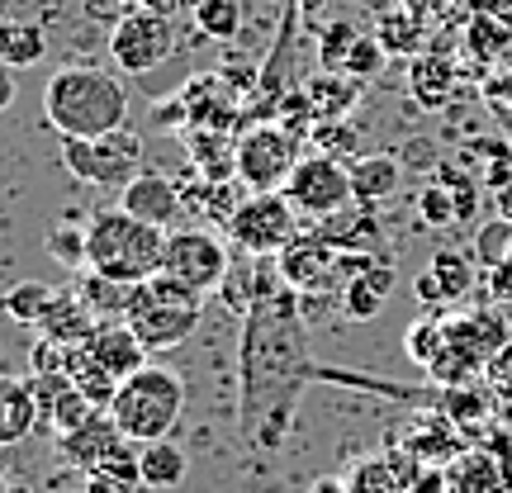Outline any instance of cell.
Wrapping results in <instances>:
<instances>
[{"instance_id":"cb8c5ba5","label":"cell","mask_w":512,"mask_h":493,"mask_svg":"<svg viewBox=\"0 0 512 493\" xmlns=\"http://www.w3.org/2000/svg\"><path fill=\"white\" fill-rule=\"evenodd\" d=\"M185 110H190V128H219V133H228L233 128V81L223 72H204L195 76L190 86L181 91Z\"/></svg>"},{"instance_id":"d6986e66","label":"cell","mask_w":512,"mask_h":493,"mask_svg":"<svg viewBox=\"0 0 512 493\" xmlns=\"http://www.w3.org/2000/svg\"><path fill=\"white\" fill-rule=\"evenodd\" d=\"M422 470V460L403 446H389V451H375V456L356 460L347 475V493H403V484Z\"/></svg>"},{"instance_id":"44dd1931","label":"cell","mask_w":512,"mask_h":493,"mask_svg":"<svg viewBox=\"0 0 512 493\" xmlns=\"http://www.w3.org/2000/svg\"><path fill=\"white\" fill-rule=\"evenodd\" d=\"M86 351H91L95 361L110 370L114 380H128L133 370H143V366H147V347L138 342V332L128 328L124 318H100V328L91 332Z\"/></svg>"},{"instance_id":"bcb514c9","label":"cell","mask_w":512,"mask_h":493,"mask_svg":"<svg viewBox=\"0 0 512 493\" xmlns=\"http://www.w3.org/2000/svg\"><path fill=\"white\" fill-rule=\"evenodd\" d=\"M48 252L62 261V266H72L81 271L86 266V228H72V223H57L53 233H48Z\"/></svg>"},{"instance_id":"6f0895ef","label":"cell","mask_w":512,"mask_h":493,"mask_svg":"<svg viewBox=\"0 0 512 493\" xmlns=\"http://www.w3.org/2000/svg\"><path fill=\"white\" fill-rule=\"evenodd\" d=\"M181 5H190V10H195V5H200V0H181Z\"/></svg>"},{"instance_id":"c3c4849f","label":"cell","mask_w":512,"mask_h":493,"mask_svg":"<svg viewBox=\"0 0 512 493\" xmlns=\"http://www.w3.org/2000/svg\"><path fill=\"white\" fill-rule=\"evenodd\" d=\"M309 152H328V157H347L356 152V128H347V119L337 124H318L309 138Z\"/></svg>"},{"instance_id":"ab89813d","label":"cell","mask_w":512,"mask_h":493,"mask_svg":"<svg viewBox=\"0 0 512 493\" xmlns=\"http://www.w3.org/2000/svg\"><path fill=\"white\" fill-rule=\"evenodd\" d=\"M470 256H475L484 271H494L498 261H508L512 256V223L508 219H489L475 228V242H470Z\"/></svg>"},{"instance_id":"60d3db41","label":"cell","mask_w":512,"mask_h":493,"mask_svg":"<svg viewBox=\"0 0 512 493\" xmlns=\"http://www.w3.org/2000/svg\"><path fill=\"white\" fill-rule=\"evenodd\" d=\"M437 181L451 190V200H456V223H475L479 219V190L484 185L470 176V171H456V166H437Z\"/></svg>"},{"instance_id":"9f6ffc18","label":"cell","mask_w":512,"mask_h":493,"mask_svg":"<svg viewBox=\"0 0 512 493\" xmlns=\"http://www.w3.org/2000/svg\"><path fill=\"white\" fill-rule=\"evenodd\" d=\"M309 493H347V479H337V475H323V479H313Z\"/></svg>"},{"instance_id":"f5cc1de1","label":"cell","mask_w":512,"mask_h":493,"mask_svg":"<svg viewBox=\"0 0 512 493\" xmlns=\"http://www.w3.org/2000/svg\"><path fill=\"white\" fill-rule=\"evenodd\" d=\"M15 95H19V81H15V67L10 62H0V114L15 105Z\"/></svg>"},{"instance_id":"d590c367","label":"cell","mask_w":512,"mask_h":493,"mask_svg":"<svg viewBox=\"0 0 512 493\" xmlns=\"http://www.w3.org/2000/svg\"><path fill=\"white\" fill-rule=\"evenodd\" d=\"M512 48V29L503 24V19L484 15V10H475V19L465 24V38H460V53L465 57H479V62H498V57Z\"/></svg>"},{"instance_id":"f1b7e54d","label":"cell","mask_w":512,"mask_h":493,"mask_svg":"<svg viewBox=\"0 0 512 493\" xmlns=\"http://www.w3.org/2000/svg\"><path fill=\"white\" fill-rule=\"evenodd\" d=\"M38 427V399L29 380L0 375V446H19Z\"/></svg>"},{"instance_id":"e575fe53","label":"cell","mask_w":512,"mask_h":493,"mask_svg":"<svg viewBox=\"0 0 512 493\" xmlns=\"http://www.w3.org/2000/svg\"><path fill=\"white\" fill-rule=\"evenodd\" d=\"M67 375H72V384L95 403V408H110L119 380H114L110 370L100 366V361H95L86 347H67Z\"/></svg>"},{"instance_id":"5b68a950","label":"cell","mask_w":512,"mask_h":493,"mask_svg":"<svg viewBox=\"0 0 512 493\" xmlns=\"http://www.w3.org/2000/svg\"><path fill=\"white\" fill-rule=\"evenodd\" d=\"M62 166L81 185L95 190H124L143 171V138L133 128H114L100 138H62Z\"/></svg>"},{"instance_id":"ffe728a7","label":"cell","mask_w":512,"mask_h":493,"mask_svg":"<svg viewBox=\"0 0 512 493\" xmlns=\"http://www.w3.org/2000/svg\"><path fill=\"white\" fill-rule=\"evenodd\" d=\"M181 200L195 219L228 223L233 219V209H238L247 195H242L238 176H204V171H190V176H181Z\"/></svg>"},{"instance_id":"f35d334b","label":"cell","mask_w":512,"mask_h":493,"mask_svg":"<svg viewBox=\"0 0 512 493\" xmlns=\"http://www.w3.org/2000/svg\"><path fill=\"white\" fill-rule=\"evenodd\" d=\"M195 29L209 43H228L242 34V0H200L195 5Z\"/></svg>"},{"instance_id":"680465c9","label":"cell","mask_w":512,"mask_h":493,"mask_svg":"<svg viewBox=\"0 0 512 493\" xmlns=\"http://www.w3.org/2000/svg\"><path fill=\"white\" fill-rule=\"evenodd\" d=\"M76 493H91V489H86V484H81V489H76Z\"/></svg>"},{"instance_id":"7c38bea8","label":"cell","mask_w":512,"mask_h":493,"mask_svg":"<svg viewBox=\"0 0 512 493\" xmlns=\"http://www.w3.org/2000/svg\"><path fill=\"white\" fill-rule=\"evenodd\" d=\"M394 290V261L380 252H342V313L351 323H370L380 318Z\"/></svg>"},{"instance_id":"ee69618b","label":"cell","mask_w":512,"mask_h":493,"mask_svg":"<svg viewBox=\"0 0 512 493\" xmlns=\"http://www.w3.org/2000/svg\"><path fill=\"white\" fill-rule=\"evenodd\" d=\"M418 219L427 228H451L456 223V200H451V190L441 181H427L418 190Z\"/></svg>"},{"instance_id":"484cf974","label":"cell","mask_w":512,"mask_h":493,"mask_svg":"<svg viewBox=\"0 0 512 493\" xmlns=\"http://www.w3.org/2000/svg\"><path fill=\"white\" fill-rule=\"evenodd\" d=\"M351 171V200L356 204H384L403 185V166L394 152H361L347 162Z\"/></svg>"},{"instance_id":"7a4b0ae2","label":"cell","mask_w":512,"mask_h":493,"mask_svg":"<svg viewBox=\"0 0 512 493\" xmlns=\"http://www.w3.org/2000/svg\"><path fill=\"white\" fill-rule=\"evenodd\" d=\"M43 119L57 128V138H100L128 124V91L95 62H67L43 86Z\"/></svg>"},{"instance_id":"11a10c76","label":"cell","mask_w":512,"mask_h":493,"mask_svg":"<svg viewBox=\"0 0 512 493\" xmlns=\"http://www.w3.org/2000/svg\"><path fill=\"white\" fill-rule=\"evenodd\" d=\"M494 214H498V219H508V223H512V181L503 185V190H494Z\"/></svg>"},{"instance_id":"9a60e30c","label":"cell","mask_w":512,"mask_h":493,"mask_svg":"<svg viewBox=\"0 0 512 493\" xmlns=\"http://www.w3.org/2000/svg\"><path fill=\"white\" fill-rule=\"evenodd\" d=\"M119 204H124L133 219L152 223V228H176L185 214V200H181V181H171L162 171H138L133 181L119 190Z\"/></svg>"},{"instance_id":"2e32d148","label":"cell","mask_w":512,"mask_h":493,"mask_svg":"<svg viewBox=\"0 0 512 493\" xmlns=\"http://www.w3.org/2000/svg\"><path fill=\"white\" fill-rule=\"evenodd\" d=\"M399 446H403V451H413L422 465H437V470H446V465H451V460L470 446V432H465L460 422H451L446 413L427 408V413H413V422L403 427Z\"/></svg>"},{"instance_id":"7402d4cb","label":"cell","mask_w":512,"mask_h":493,"mask_svg":"<svg viewBox=\"0 0 512 493\" xmlns=\"http://www.w3.org/2000/svg\"><path fill=\"white\" fill-rule=\"evenodd\" d=\"M95 328H100V318L76 290H57L48 313H43V323H38L43 342H57V347H86Z\"/></svg>"},{"instance_id":"277c9868","label":"cell","mask_w":512,"mask_h":493,"mask_svg":"<svg viewBox=\"0 0 512 493\" xmlns=\"http://www.w3.org/2000/svg\"><path fill=\"white\" fill-rule=\"evenodd\" d=\"M185 408V380L166 366H143L133 370L128 380H119L110 399V418L119 422L133 446H147V441H166L181 422Z\"/></svg>"},{"instance_id":"30bf717a","label":"cell","mask_w":512,"mask_h":493,"mask_svg":"<svg viewBox=\"0 0 512 493\" xmlns=\"http://www.w3.org/2000/svg\"><path fill=\"white\" fill-rule=\"evenodd\" d=\"M285 200L309 214V219H328L337 209L351 204V171L342 157H328V152H309L299 157L294 176L285 181Z\"/></svg>"},{"instance_id":"681fc988","label":"cell","mask_w":512,"mask_h":493,"mask_svg":"<svg viewBox=\"0 0 512 493\" xmlns=\"http://www.w3.org/2000/svg\"><path fill=\"white\" fill-rule=\"evenodd\" d=\"M484 446L498 456V470H503V484H508L512 493V422H503V427H489L484 432Z\"/></svg>"},{"instance_id":"ba28073f","label":"cell","mask_w":512,"mask_h":493,"mask_svg":"<svg viewBox=\"0 0 512 493\" xmlns=\"http://www.w3.org/2000/svg\"><path fill=\"white\" fill-rule=\"evenodd\" d=\"M171 53H176V24H171V15L128 10V15L110 29V57L124 76L157 72Z\"/></svg>"},{"instance_id":"4316f807","label":"cell","mask_w":512,"mask_h":493,"mask_svg":"<svg viewBox=\"0 0 512 493\" xmlns=\"http://www.w3.org/2000/svg\"><path fill=\"white\" fill-rule=\"evenodd\" d=\"M304 86V95H309V105H313V119L318 124H337V119H347L351 110H356V100H361V81L347 72H313L299 81Z\"/></svg>"},{"instance_id":"9c48e42d","label":"cell","mask_w":512,"mask_h":493,"mask_svg":"<svg viewBox=\"0 0 512 493\" xmlns=\"http://www.w3.org/2000/svg\"><path fill=\"white\" fill-rule=\"evenodd\" d=\"M275 266H280V280H285L290 290L304 294V304L342 290V252H337L318 228H309V233L299 228V233L285 242V252L275 256Z\"/></svg>"},{"instance_id":"f907efd6","label":"cell","mask_w":512,"mask_h":493,"mask_svg":"<svg viewBox=\"0 0 512 493\" xmlns=\"http://www.w3.org/2000/svg\"><path fill=\"white\" fill-rule=\"evenodd\" d=\"M152 124H162V128L190 124V110H185L181 95H171V100H162V105H152Z\"/></svg>"},{"instance_id":"6da1fadb","label":"cell","mask_w":512,"mask_h":493,"mask_svg":"<svg viewBox=\"0 0 512 493\" xmlns=\"http://www.w3.org/2000/svg\"><path fill=\"white\" fill-rule=\"evenodd\" d=\"M328 366L309 347L304 294L285 280L256 299L238 337V432L256 456H275L294 432L299 399Z\"/></svg>"},{"instance_id":"d4e9b609","label":"cell","mask_w":512,"mask_h":493,"mask_svg":"<svg viewBox=\"0 0 512 493\" xmlns=\"http://www.w3.org/2000/svg\"><path fill=\"white\" fill-rule=\"evenodd\" d=\"M446 493H508L498 456L484 441H470L451 465H446Z\"/></svg>"},{"instance_id":"1f68e13d","label":"cell","mask_w":512,"mask_h":493,"mask_svg":"<svg viewBox=\"0 0 512 493\" xmlns=\"http://www.w3.org/2000/svg\"><path fill=\"white\" fill-rule=\"evenodd\" d=\"M86 489L91 493H138L143 489V470H138V451L133 441H124L110 460H100L95 470H86Z\"/></svg>"},{"instance_id":"816d5d0a","label":"cell","mask_w":512,"mask_h":493,"mask_svg":"<svg viewBox=\"0 0 512 493\" xmlns=\"http://www.w3.org/2000/svg\"><path fill=\"white\" fill-rule=\"evenodd\" d=\"M489 294H494L498 304H512V256L489 271Z\"/></svg>"},{"instance_id":"4fadbf2b","label":"cell","mask_w":512,"mask_h":493,"mask_svg":"<svg viewBox=\"0 0 512 493\" xmlns=\"http://www.w3.org/2000/svg\"><path fill=\"white\" fill-rule=\"evenodd\" d=\"M200 313L204 309H181V304H162V299H152V294L138 285L133 294V309H128V328L138 332V342L147 351H176L185 347L195 328H200Z\"/></svg>"},{"instance_id":"db71d44e","label":"cell","mask_w":512,"mask_h":493,"mask_svg":"<svg viewBox=\"0 0 512 493\" xmlns=\"http://www.w3.org/2000/svg\"><path fill=\"white\" fill-rule=\"evenodd\" d=\"M475 10H484V15L503 19V24L512 29V0H475Z\"/></svg>"},{"instance_id":"8d00e7d4","label":"cell","mask_w":512,"mask_h":493,"mask_svg":"<svg viewBox=\"0 0 512 493\" xmlns=\"http://www.w3.org/2000/svg\"><path fill=\"white\" fill-rule=\"evenodd\" d=\"M384 53H399V57H418V38H422V15L408 10V5H389L380 19V34Z\"/></svg>"},{"instance_id":"3957f363","label":"cell","mask_w":512,"mask_h":493,"mask_svg":"<svg viewBox=\"0 0 512 493\" xmlns=\"http://www.w3.org/2000/svg\"><path fill=\"white\" fill-rule=\"evenodd\" d=\"M166 252V228L133 219L124 204L114 209H95L86 219V271H100L124 285H143L162 271Z\"/></svg>"},{"instance_id":"91938a15","label":"cell","mask_w":512,"mask_h":493,"mask_svg":"<svg viewBox=\"0 0 512 493\" xmlns=\"http://www.w3.org/2000/svg\"><path fill=\"white\" fill-rule=\"evenodd\" d=\"M266 5H280V0H266Z\"/></svg>"},{"instance_id":"7bdbcfd3","label":"cell","mask_w":512,"mask_h":493,"mask_svg":"<svg viewBox=\"0 0 512 493\" xmlns=\"http://www.w3.org/2000/svg\"><path fill=\"white\" fill-rule=\"evenodd\" d=\"M143 290L152 294V299H162V304H181V309H204V290H195L190 280H181V275H171V271H157L152 280H143Z\"/></svg>"},{"instance_id":"83f0119b","label":"cell","mask_w":512,"mask_h":493,"mask_svg":"<svg viewBox=\"0 0 512 493\" xmlns=\"http://www.w3.org/2000/svg\"><path fill=\"white\" fill-rule=\"evenodd\" d=\"M456 81H460V67L446 53H418L413 62H408V86H413V95H418L427 110L451 105Z\"/></svg>"},{"instance_id":"7dc6e473","label":"cell","mask_w":512,"mask_h":493,"mask_svg":"<svg viewBox=\"0 0 512 493\" xmlns=\"http://www.w3.org/2000/svg\"><path fill=\"white\" fill-rule=\"evenodd\" d=\"M384 57H389V53H384L380 38L361 34V38H356V48H351V57H347V67H342V72L356 76V81H370V76H380Z\"/></svg>"},{"instance_id":"f6af8a7d","label":"cell","mask_w":512,"mask_h":493,"mask_svg":"<svg viewBox=\"0 0 512 493\" xmlns=\"http://www.w3.org/2000/svg\"><path fill=\"white\" fill-rule=\"evenodd\" d=\"M484 384H489V394H494L498 418L512 422V342L498 351L494 361H489V370H484Z\"/></svg>"},{"instance_id":"8fae6325","label":"cell","mask_w":512,"mask_h":493,"mask_svg":"<svg viewBox=\"0 0 512 493\" xmlns=\"http://www.w3.org/2000/svg\"><path fill=\"white\" fill-rule=\"evenodd\" d=\"M233 266V256L223 247V238H214L209 228H171L166 233V252H162V271L190 280L195 290H219L223 275Z\"/></svg>"},{"instance_id":"ac0fdd59","label":"cell","mask_w":512,"mask_h":493,"mask_svg":"<svg viewBox=\"0 0 512 493\" xmlns=\"http://www.w3.org/2000/svg\"><path fill=\"white\" fill-rule=\"evenodd\" d=\"M124 441L128 437L119 432V422L110 418V408H100V413H91V418L81 422L76 432L57 437V451H62V460H67V465H76V470L86 475V470H95L100 460H110Z\"/></svg>"},{"instance_id":"4dcf8cb0","label":"cell","mask_w":512,"mask_h":493,"mask_svg":"<svg viewBox=\"0 0 512 493\" xmlns=\"http://www.w3.org/2000/svg\"><path fill=\"white\" fill-rule=\"evenodd\" d=\"M138 470H143V489H181L185 475H190V456L171 437L147 441V446H138Z\"/></svg>"},{"instance_id":"52a82bcc","label":"cell","mask_w":512,"mask_h":493,"mask_svg":"<svg viewBox=\"0 0 512 493\" xmlns=\"http://www.w3.org/2000/svg\"><path fill=\"white\" fill-rule=\"evenodd\" d=\"M304 157V138L285 124H256L238 138V181L247 190H285Z\"/></svg>"},{"instance_id":"8992f818","label":"cell","mask_w":512,"mask_h":493,"mask_svg":"<svg viewBox=\"0 0 512 493\" xmlns=\"http://www.w3.org/2000/svg\"><path fill=\"white\" fill-rule=\"evenodd\" d=\"M294 214L299 209L285 200V190H252L223 228H228V238L242 256H280L285 242L299 233Z\"/></svg>"},{"instance_id":"b9f144b4","label":"cell","mask_w":512,"mask_h":493,"mask_svg":"<svg viewBox=\"0 0 512 493\" xmlns=\"http://www.w3.org/2000/svg\"><path fill=\"white\" fill-rule=\"evenodd\" d=\"M356 38H361V29H356L351 19H332L328 29H323V38H318V62H323L328 72H342L351 48H356Z\"/></svg>"},{"instance_id":"d6a6232c","label":"cell","mask_w":512,"mask_h":493,"mask_svg":"<svg viewBox=\"0 0 512 493\" xmlns=\"http://www.w3.org/2000/svg\"><path fill=\"white\" fill-rule=\"evenodd\" d=\"M76 294L95 309V318H128L138 285H124V280H110V275H100V271H86L81 285H76Z\"/></svg>"},{"instance_id":"836d02e7","label":"cell","mask_w":512,"mask_h":493,"mask_svg":"<svg viewBox=\"0 0 512 493\" xmlns=\"http://www.w3.org/2000/svg\"><path fill=\"white\" fill-rule=\"evenodd\" d=\"M53 294L57 290L43 285V280H19V285H10V290L0 294V313H5L10 323H19V328H38L48 304H53Z\"/></svg>"},{"instance_id":"74e56055","label":"cell","mask_w":512,"mask_h":493,"mask_svg":"<svg viewBox=\"0 0 512 493\" xmlns=\"http://www.w3.org/2000/svg\"><path fill=\"white\" fill-rule=\"evenodd\" d=\"M441 342H446V323H441V313H422V318H413L408 323V332H403V351H408V361L427 375V366L441 356Z\"/></svg>"},{"instance_id":"5bb4252c","label":"cell","mask_w":512,"mask_h":493,"mask_svg":"<svg viewBox=\"0 0 512 493\" xmlns=\"http://www.w3.org/2000/svg\"><path fill=\"white\" fill-rule=\"evenodd\" d=\"M475 256L456 252V247H441L422 275L413 280V294H418V304H427L432 313H446V309H460V299L475 290Z\"/></svg>"},{"instance_id":"e0dca14e","label":"cell","mask_w":512,"mask_h":493,"mask_svg":"<svg viewBox=\"0 0 512 493\" xmlns=\"http://www.w3.org/2000/svg\"><path fill=\"white\" fill-rule=\"evenodd\" d=\"M294 91V5H285V19H280V38H275V53L261 62L256 72V86H252V110L256 119L271 114L275 119V105Z\"/></svg>"},{"instance_id":"f546056e","label":"cell","mask_w":512,"mask_h":493,"mask_svg":"<svg viewBox=\"0 0 512 493\" xmlns=\"http://www.w3.org/2000/svg\"><path fill=\"white\" fill-rule=\"evenodd\" d=\"M48 57V29L29 15H5L0 19V62H10L15 72L34 67Z\"/></svg>"},{"instance_id":"603a6c76","label":"cell","mask_w":512,"mask_h":493,"mask_svg":"<svg viewBox=\"0 0 512 493\" xmlns=\"http://www.w3.org/2000/svg\"><path fill=\"white\" fill-rule=\"evenodd\" d=\"M313 228L337 247V252H380V219H375V204H356L337 209L328 219H313Z\"/></svg>"}]
</instances>
